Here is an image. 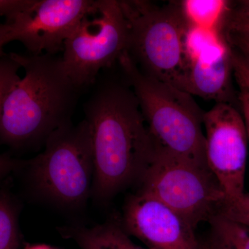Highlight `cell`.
Masks as SVG:
<instances>
[{
    "mask_svg": "<svg viewBox=\"0 0 249 249\" xmlns=\"http://www.w3.org/2000/svg\"><path fill=\"white\" fill-rule=\"evenodd\" d=\"M83 109L92 147L91 193L105 201L139 182L153 159L155 146L138 101L128 87L98 85Z\"/></svg>",
    "mask_w": 249,
    "mask_h": 249,
    "instance_id": "cell-1",
    "label": "cell"
},
{
    "mask_svg": "<svg viewBox=\"0 0 249 249\" xmlns=\"http://www.w3.org/2000/svg\"><path fill=\"white\" fill-rule=\"evenodd\" d=\"M24 69L6 94L0 114V139L22 147L48 138L71 121L81 91L72 83L61 57L10 53Z\"/></svg>",
    "mask_w": 249,
    "mask_h": 249,
    "instance_id": "cell-2",
    "label": "cell"
},
{
    "mask_svg": "<svg viewBox=\"0 0 249 249\" xmlns=\"http://www.w3.org/2000/svg\"><path fill=\"white\" fill-rule=\"evenodd\" d=\"M155 152L206 165L204 114L193 96L142 73L127 51L119 59Z\"/></svg>",
    "mask_w": 249,
    "mask_h": 249,
    "instance_id": "cell-3",
    "label": "cell"
},
{
    "mask_svg": "<svg viewBox=\"0 0 249 249\" xmlns=\"http://www.w3.org/2000/svg\"><path fill=\"white\" fill-rule=\"evenodd\" d=\"M128 28L127 53L139 70L183 91L188 71L187 26L179 2L120 1Z\"/></svg>",
    "mask_w": 249,
    "mask_h": 249,
    "instance_id": "cell-4",
    "label": "cell"
},
{
    "mask_svg": "<svg viewBox=\"0 0 249 249\" xmlns=\"http://www.w3.org/2000/svg\"><path fill=\"white\" fill-rule=\"evenodd\" d=\"M36 188L64 206L83 204L91 193L93 162L89 124L67 123L45 141L44 152L31 160Z\"/></svg>",
    "mask_w": 249,
    "mask_h": 249,
    "instance_id": "cell-5",
    "label": "cell"
},
{
    "mask_svg": "<svg viewBox=\"0 0 249 249\" xmlns=\"http://www.w3.org/2000/svg\"><path fill=\"white\" fill-rule=\"evenodd\" d=\"M140 189L178 212L196 229L218 213L226 196L209 167L155 152Z\"/></svg>",
    "mask_w": 249,
    "mask_h": 249,
    "instance_id": "cell-6",
    "label": "cell"
},
{
    "mask_svg": "<svg viewBox=\"0 0 249 249\" xmlns=\"http://www.w3.org/2000/svg\"><path fill=\"white\" fill-rule=\"evenodd\" d=\"M128 28L117 0H95L92 10L64 43L62 63L82 90L93 85L101 70L119 61L127 49Z\"/></svg>",
    "mask_w": 249,
    "mask_h": 249,
    "instance_id": "cell-7",
    "label": "cell"
},
{
    "mask_svg": "<svg viewBox=\"0 0 249 249\" xmlns=\"http://www.w3.org/2000/svg\"><path fill=\"white\" fill-rule=\"evenodd\" d=\"M206 164L226 199L245 193L249 138L243 115L229 103L204 112Z\"/></svg>",
    "mask_w": 249,
    "mask_h": 249,
    "instance_id": "cell-8",
    "label": "cell"
},
{
    "mask_svg": "<svg viewBox=\"0 0 249 249\" xmlns=\"http://www.w3.org/2000/svg\"><path fill=\"white\" fill-rule=\"evenodd\" d=\"M95 0H34L29 8L6 20L9 42L18 41L31 55H55Z\"/></svg>",
    "mask_w": 249,
    "mask_h": 249,
    "instance_id": "cell-9",
    "label": "cell"
},
{
    "mask_svg": "<svg viewBox=\"0 0 249 249\" xmlns=\"http://www.w3.org/2000/svg\"><path fill=\"white\" fill-rule=\"evenodd\" d=\"M124 225L148 249H200L195 228L184 217L139 190L124 206Z\"/></svg>",
    "mask_w": 249,
    "mask_h": 249,
    "instance_id": "cell-10",
    "label": "cell"
},
{
    "mask_svg": "<svg viewBox=\"0 0 249 249\" xmlns=\"http://www.w3.org/2000/svg\"><path fill=\"white\" fill-rule=\"evenodd\" d=\"M232 71L231 51L210 62L189 64L183 91L216 103H229Z\"/></svg>",
    "mask_w": 249,
    "mask_h": 249,
    "instance_id": "cell-11",
    "label": "cell"
},
{
    "mask_svg": "<svg viewBox=\"0 0 249 249\" xmlns=\"http://www.w3.org/2000/svg\"><path fill=\"white\" fill-rule=\"evenodd\" d=\"M60 232L82 249H148L134 244L124 229L113 223L90 228H61Z\"/></svg>",
    "mask_w": 249,
    "mask_h": 249,
    "instance_id": "cell-12",
    "label": "cell"
},
{
    "mask_svg": "<svg viewBox=\"0 0 249 249\" xmlns=\"http://www.w3.org/2000/svg\"><path fill=\"white\" fill-rule=\"evenodd\" d=\"M184 50L188 64L210 62L220 58L230 51L222 31L187 27Z\"/></svg>",
    "mask_w": 249,
    "mask_h": 249,
    "instance_id": "cell-13",
    "label": "cell"
},
{
    "mask_svg": "<svg viewBox=\"0 0 249 249\" xmlns=\"http://www.w3.org/2000/svg\"><path fill=\"white\" fill-rule=\"evenodd\" d=\"M179 4L188 27L222 30L229 13V1L224 0H183Z\"/></svg>",
    "mask_w": 249,
    "mask_h": 249,
    "instance_id": "cell-14",
    "label": "cell"
},
{
    "mask_svg": "<svg viewBox=\"0 0 249 249\" xmlns=\"http://www.w3.org/2000/svg\"><path fill=\"white\" fill-rule=\"evenodd\" d=\"M211 225L210 249H249V231L233 221L217 214Z\"/></svg>",
    "mask_w": 249,
    "mask_h": 249,
    "instance_id": "cell-15",
    "label": "cell"
},
{
    "mask_svg": "<svg viewBox=\"0 0 249 249\" xmlns=\"http://www.w3.org/2000/svg\"><path fill=\"white\" fill-rule=\"evenodd\" d=\"M223 27L231 50L249 65V9L242 6L227 16Z\"/></svg>",
    "mask_w": 249,
    "mask_h": 249,
    "instance_id": "cell-16",
    "label": "cell"
},
{
    "mask_svg": "<svg viewBox=\"0 0 249 249\" xmlns=\"http://www.w3.org/2000/svg\"><path fill=\"white\" fill-rule=\"evenodd\" d=\"M19 236L14 205L0 194V249H18Z\"/></svg>",
    "mask_w": 249,
    "mask_h": 249,
    "instance_id": "cell-17",
    "label": "cell"
},
{
    "mask_svg": "<svg viewBox=\"0 0 249 249\" xmlns=\"http://www.w3.org/2000/svg\"><path fill=\"white\" fill-rule=\"evenodd\" d=\"M217 214L237 223L249 231V193L245 192L233 199H226Z\"/></svg>",
    "mask_w": 249,
    "mask_h": 249,
    "instance_id": "cell-18",
    "label": "cell"
},
{
    "mask_svg": "<svg viewBox=\"0 0 249 249\" xmlns=\"http://www.w3.org/2000/svg\"><path fill=\"white\" fill-rule=\"evenodd\" d=\"M20 68L11 54L0 58V114L6 94L20 78L18 76V70Z\"/></svg>",
    "mask_w": 249,
    "mask_h": 249,
    "instance_id": "cell-19",
    "label": "cell"
},
{
    "mask_svg": "<svg viewBox=\"0 0 249 249\" xmlns=\"http://www.w3.org/2000/svg\"><path fill=\"white\" fill-rule=\"evenodd\" d=\"M232 71L240 89V100L249 107V65L231 51Z\"/></svg>",
    "mask_w": 249,
    "mask_h": 249,
    "instance_id": "cell-20",
    "label": "cell"
},
{
    "mask_svg": "<svg viewBox=\"0 0 249 249\" xmlns=\"http://www.w3.org/2000/svg\"><path fill=\"white\" fill-rule=\"evenodd\" d=\"M34 0H0V16L6 20L29 8Z\"/></svg>",
    "mask_w": 249,
    "mask_h": 249,
    "instance_id": "cell-21",
    "label": "cell"
},
{
    "mask_svg": "<svg viewBox=\"0 0 249 249\" xmlns=\"http://www.w3.org/2000/svg\"><path fill=\"white\" fill-rule=\"evenodd\" d=\"M16 165V162L14 160L0 155V178L10 173Z\"/></svg>",
    "mask_w": 249,
    "mask_h": 249,
    "instance_id": "cell-22",
    "label": "cell"
},
{
    "mask_svg": "<svg viewBox=\"0 0 249 249\" xmlns=\"http://www.w3.org/2000/svg\"><path fill=\"white\" fill-rule=\"evenodd\" d=\"M9 43V28L6 24L0 23V58L7 55L4 53V47Z\"/></svg>",
    "mask_w": 249,
    "mask_h": 249,
    "instance_id": "cell-23",
    "label": "cell"
},
{
    "mask_svg": "<svg viewBox=\"0 0 249 249\" xmlns=\"http://www.w3.org/2000/svg\"><path fill=\"white\" fill-rule=\"evenodd\" d=\"M243 109V116L245 119L246 126H247V133H248L249 144V107L247 103L241 101Z\"/></svg>",
    "mask_w": 249,
    "mask_h": 249,
    "instance_id": "cell-24",
    "label": "cell"
},
{
    "mask_svg": "<svg viewBox=\"0 0 249 249\" xmlns=\"http://www.w3.org/2000/svg\"><path fill=\"white\" fill-rule=\"evenodd\" d=\"M26 249H52L51 247H48V246L45 245H32L29 246V247H27Z\"/></svg>",
    "mask_w": 249,
    "mask_h": 249,
    "instance_id": "cell-25",
    "label": "cell"
},
{
    "mask_svg": "<svg viewBox=\"0 0 249 249\" xmlns=\"http://www.w3.org/2000/svg\"><path fill=\"white\" fill-rule=\"evenodd\" d=\"M242 6L249 9V0L248 1H242Z\"/></svg>",
    "mask_w": 249,
    "mask_h": 249,
    "instance_id": "cell-26",
    "label": "cell"
},
{
    "mask_svg": "<svg viewBox=\"0 0 249 249\" xmlns=\"http://www.w3.org/2000/svg\"><path fill=\"white\" fill-rule=\"evenodd\" d=\"M200 249H210L209 248V247H204V248Z\"/></svg>",
    "mask_w": 249,
    "mask_h": 249,
    "instance_id": "cell-27",
    "label": "cell"
},
{
    "mask_svg": "<svg viewBox=\"0 0 249 249\" xmlns=\"http://www.w3.org/2000/svg\"><path fill=\"white\" fill-rule=\"evenodd\" d=\"M243 7H244V6H243ZM246 9H247V8H246Z\"/></svg>",
    "mask_w": 249,
    "mask_h": 249,
    "instance_id": "cell-28",
    "label": "cell"
}]
</instances>
